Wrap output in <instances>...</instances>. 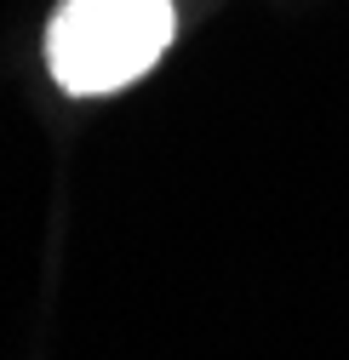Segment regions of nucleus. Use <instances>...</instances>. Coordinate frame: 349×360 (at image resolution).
I'll list each match as a JSON object with an SVG mask.
<instances>
[{"mask_svg":"<svg viewBox=\"0 0 349 360\" xmlns=\"http://www.w3.org/2000/svg\"><path fill=\"white\" fill-rule=\"evenodd\" d=\"M172 34V0H58L46 23V69L69 98H109L166 58Z\"/></svg>","mask_w":349,"mask_h":360,"instance_id":"nucleus-1","label":"nucleus"}]
</instances>
